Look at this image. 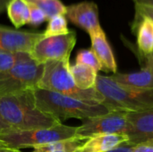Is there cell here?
Listing matches in <instances>:
<instances>
[{
    "label": "cell",
    "instance_id": "cell-1",
    "mask_svg": "<svg viewBox=\"0 0 153 152\" xmlns=\"http://www.w3.org/2000/svg\"><path fill=\"white\" fill-rule=\"evenodd\" d=\"M0 117L14 131L50 128L61 124L36 106L34 89L0 97Z\"/></svg>",
    "mask_w": 153,
    "mask_h": 152
},
{
    "label": "cell",
    "instance_id": "cell-2",
    "mask_svg": "<svg viewBox=\"0 0 153 152\" xmlns=\"http://www.w3.org/2000/svg\"><path fill=\"white\" fill-rule=\"evenodd\" d=\"M95 89L104 99L102 103L109 111L142 112L153 109V89H137L123 86L109 76L99 75Z\"/></svg>",
    "mask_w": 153,
    "mask_h": 152
},
{
    "label": "cell",
    "instance_id": "cell-3",
    "mask_svg": "<svg viewBox=\"0 0 153 152\" xmlns=\"http://www.w3.org/2000/svg\"><path fill=\"white\" fill-rule=\"evenodd\" d=\"M34 96L37 108L59 121L69 118L85 120L109 112V110L101 104L82 101L39 88L34 89Z\"/></svg>",
    "mask_w": 153,
    "mask_h": 152
},
{
    "label": "cell",
    "instance_id": "cell-4",
    "mask_svg": "<svg viewBox=\"0 0 153 152\" xmlns=\"http://www.w3.org/2000/svg\"><path fill=\"white\" fill-rule=\"evenodd\" d=\"M70 59L51 60L45 63L37 88L82 101L102 105L104 99L95 88L84 90L75 85L70 72Z\"/></svg>",
    "mask_w": 153,
    "mask_h": 152
},
{
    "label": "cell",
    "instance_id": "cell-5",
    "mask_svg": "<svg viewBox=\"0 0 153 152\" xmlns=\"http://www.w3.org/2000/svg\"><path fill=\"white\" fill-rule=\"evenodd\" d=\"M77 127L65 125L62 123L50 128L28 131L10 130L0 133V142L6 148L21 150L36 148L55 142L67 140L76 136Z\"/></svg>",
    "mask_w": 153,
    "mask_h": 152
},
{
    "label": "cell",
    "instance_id": "cell-6",
    "mask_svg": "<svg viewBox=\"0 0 153 152\" xmlns=\"http://www.w3.org/2000/svg\"><path fill=\"white\" fill-rule=\"evenodd\" d=\"M43 69L44 65L36 63L30 56L12 69L0 73V97L36 89Z\"/></svg>",
    "mask_w": 153,
    "mask_h": 152
},
{
    "label": "cell",
    "instance_id": "cell-7",
    "mask_svg": "<svg viewBox=\"0 0 153 152\" xmlns=\"http://www.w3.org/2000/svg\"><path fill=\"white\" fill-rule=\"evenodd\" d=\"M75 44L76 33L74 30L63 35L44 37L35 44L30 56L39 65H44L51 60L70 59Z\"/></svg>",
    "mask_w": 153,
    "mask_h": 152
},
{
    "label": "cell",
    "instance_id": "cell-8",
    "mask_svg": "<svg viewBox=\"0 0 153 152\" xmlns=\"http://www.w3.org/2000/svg\"><path fill=\"white\" fill-rule=\"evenodd\" d=\"M126 111L111 110L105 115L82 120L77 126L76 135L91 138L99 134H126L128 130Z\"/></svg>",
    "mask_w": 153,
    "mask_h": 152
},
{
    "label": "cell",
    "instance_id": "cell-9",
    "mask_svg": "<svg viewBox=\"0 0 153 152\" xmlns=\"http://www.w3.org/2000/svg\"><path fill=\"white\" fill-rule=\"evenodd\" d=\"M42 38L43 33L17 30L0 25V52L30 54Z\"/></svg>",
    "mask_w": 153,
    "mask_h": 152
},
{
    "label": "cell",
    "instance_id": "cell-10",
    "mask_svg": "<svg viewBox=\"0 0 153 152\" xmlns=\"http://www.w3.org/2000/svg\"><path fill=\"white\" fill-rule=\"evenodd\" d=\"M65 17L75 26L91 34L101 29L98 4L93 1H82L66 6Z\"/></svg>",
    "mask_w": 153,
    "mask_h": 152
},
{
    "label": "cell",
    "instance_id": "cell-11",
    "mask_svg": "<svg viewBox=\"0 0 153 152\" xmlns=\"http://www.w3.org/2000/svg\"><path fill=\"white\" fill-rule=\"evenodd\" d=\"M129 137L128 144L134 146L140 142L153 140V109L127 113Z\"/></svg>",
    "mask_w": 153,
    "mask_h": 152
},
{
    "label": "cell",
    "instance_id": "cell-12",
    "mask_svg": "<svg viewBox=\"0 0 153 152\" xmlns=\"http://www.w3.org/2000/svg\"><path fill=\"white\" fill-rule=\"evenodd\" d=\"M132 30L136 36V47L140 57L153 52V21L145 15L134 14Z\"/></svg>",
    "mask_w": 153,
    "mask_h": 152
},
{
    "label": "cell",
    "instance_id": "cell-13",
    "mask_svg": "<svg viewBox=\"0 0 153 152\" xmlns=\"http://www.w3.org/2000/svg\"><path fill=\"white\" fill-rule=\"evenodd\" d=\"M91 41V50L102 65V69L107 72L117 73V65L113 50L107 39L105 31L101 29L90 34Z\"/></svg>",
    "mask_w": 153,
    "mask_h": 152
},
{
    "label": "cell",
    "instance_id": "cell-14",
    "mask_svg": "<svg viewBox=\"0 0 153 152\" xmlns=\"http://www.w3.org/2000/svg\"><path fill=\"white\" fill-rule=\"evenodd\" d=\"M128 142L126 134H99L89 138L76 152H109Z\"/></svg>",
    "mask_w": 153,
    "mask_h": 152
},
{
    "label": "cell",
    "instance_id": "cell-15",
    "mask_svg": "<svg viewBox=\"0 0 153 152\" xmlns=\"http://www.w3.org/2000/svg\"><path fill=\"white\" fill-rule=\"evenodd\" d=\"M117 83L137 89H153V72L143 67L138 72L129 73H114L109 76Z\"/></svg>",
    "mask_w": 153,
    "mask_h": 152
},
{
    "label": "cell",
    "instance_id": "cell-16",
    "mask_svg": "<svg viewBox=\"0 0 153 152\" xmlns=\"http://www.w3.org/2000/svg\"><path fill=\"white\" fill-rule=\"evenodd\" d=\"M70 72L75 85L81 90H90L95 88L98 77V71L88 65L75 64L70 65Z\"/></svg>",
    "mask_w": 153,
    "mask_h": 152
},
{
    "label": "cell",
    "instance_id": "cell-17",
    "mask_svg": "<svg viewBox=\"0 0 153 152\" xmlns=\"http://www.w3.org/2000/svg\"><path fill=\"white\" fill-rule=\"evenodd\" d=\"M5 10L9 20L16 29L29 23L30 8L28 0H10Z\"/></svg>",
    "mask_w": 153,
    "mask_h": 152
},
{
    "label": "cell",
    "instance_id": "cell-18",
    "mask_svg": "<svg viewBox=\"0 0 153 152\" xmlns=\"http://www.w3.org/2000/svg\"><path fill=\"white\" fill-rule=\"evenodd\" d=\"M88 138L74 136L73 138L33 148L31 152H76L86 142Z\"/></svg>",
    "mask_w": 153,
    "mask_h": 152
},
{
    "label": "cell",
    "instance_id": "cell-19",
    "mask_svg": "<svg viewBox=\"0 0 153 152\" xmlns=\"http://www.w3.org/2000/svg\"><path fill=\"white\" fill-rule=\"evenodd\" d=\"M68 22L65 14H59L51 17L48 21V25L43 32L44 37L58 36L68 33Z\"/></svg>",
    "mask_w": 153,
    "mask_h": 152
},
{
    "label": "cell",
    "instance_id": "cell-20",
    "mask_svg": "<svg viewBox=\"0 0 153 152\" xmlns=\"http://www.w3.org/2000/svg\"><path fill=\"white\" fill-rule=\"evenodd\" d=\"M39 6L48 16V20L56 15L65 14L66 6L60 0H28Z\"/></svg>",
    "mask_w": 153,
    "mask_h": 152
},
{
    "label": "cell",
    "instance_id": "cell-21",
    "mask_svg": "<svg viewBox=\"0 0 153 152\" xmlns=\"http://www.w3.org/2000/svg\"><path fill=\"white\" fill-rule=\"evenodd\" d=\"M28 53H9L0 52V73L6 72L14 67L18 63L29 58Z\"/></svg>",
    "mask_w": 153,
    "mask_h": 152
},
{
    "label": "cell",
    "instance_id": "cell-22",
    "mask_svg": "<svg viewBox=\"0 0 153 152\" xmlns=\"http://www.w3.org/2000/svg\"><path fill=\"white\" fill-rule=\"evenodd\" d=\"M75 64H81L84 65H88L92 67L96 71H100L102 69V65L96 55L91 49H82L77 53Z\"/></svg>",
    "mask_w": 153,
    "mask_h": 152
},
{
    "label": "cell",
    "instance_id": "cell-23",
    "mask_svg": "<svg viewBox=\"0 0 153 152\" xmlns=\"http://www.w3.org/2000/svg\"><path fill=\"white\" fill-rule=\"evenodd\" d=\"M29 8H30V20L28 24H30V26L39 27L43 22L48 21V18L46 15V13L36 4L29 2Z\"/></svg>",
    "mask_w": 153,
    "mask_h": 152
},
{
    "label": "cell",
    "instance_id": "cell-24",
    "mask_svg": "<svg viewBox=\"0 0 153 152\" xmlns=\"http://www.w3.org/2000/svg\"><path fill=\"white\" fill-rule=\"evenodd\" d=\"M135 14L145 15L153 21V6H149L142 4H134Z\"/></svg>",
    "mask_w": 153,
    "mask_h": 152
},
{
    "label": "cell",
    "instance_id": "cell-25",
    "mask_svg": "<svg viewBox=\"0 0 153 152\" xmlns=\"http://www.w3.org/2000/svg\"><path fill=\"white\" fill-rule=\"evenodd\" d=\"M133 152H153V140L145 141L134 145Z\"/></svg>",
    "mask_w": 153,
    "mask_h": 152
},
{
    "label": "cell",
    "instance_id": "cell-26",
    "mask_svg": "<svg viewBox=\"0 0 153 152\" xmlns=\"http://www.w3.org/2000/svg\"><path fill=\"white\" fill-rule=\"evenodd\" d=\"M140 58H141V61L144 62L143 67H145V68H147V69L153 72V52L152 54L146 56L140 57Z\"/></svg>",
    "mask_w": 153,
    "mask_h": 152
},
{
    "label": "cell",
    "instance_id": "cell-27",
    "mask_svg": "<svg viewBox=\"0 0 153 152\" xmlns=\"http://www.w3.org/2000/svg\"><path fill=\"white\" fill-rule=\"evenodd\" d=\"M109 152H133V146L128 143H126Z\"/></svg>",
    "mask_w": 153,
    "mask_h": 152
},
{
    "label": "cell",
    "instance_id": "cell-28",
    "mask_svg": "<svg viewBox=\"0 0 153 152\" xmlns=\"http://www.w3.org/2000/svg\"><path fill=\"white\" fill-rule=\"evenodd\" d=\"M10 130H12L3 120H2V118L0 117V133H4V132H6V131H10Z\"/></svg>",
    "mask_w": 153,
    "mask_h": 152
},
{
    "label": "cell",
    "instance_id": "cell-29",
    "mask_svg": "<svg viewBox=\"0 0 153 152\" xmlns=\"http://www.w3.org/2000/svg\"><path fill=\"white\" fill-rule=\"evenodd\" d=\"M134 4H142L149 6H153V0H134Z\"/></svg>",
    "mask_w": 153,
    "mask_h": 152
},
{
    "label": "cell",
    "instance_id": "cell-30",
    "mask_svg": "<svg viewBox=\"0 0 153 152\" xmlns=\"http://www.w3.org/2000/svg\"><path fill=\"white\" fill-rule=\"evenodd\" d=\"M0 152H22L19 150H12L9 148H6L3 143L0 142Z\"/></svg>",
    "mask_w": 153,
    "mask_h": 152
},
{
    "label": "cell",
    "instance_id": "cell-31",
    "mask_svg": "<svg viewBox=\"0 0 153 152\" xmlns=\"http://www.w3.org/2000/svg\"><path fill=\"white\" fill-rule=\"evenodd\" d=\"M9 2L10 0H0V13H2L5 10L6 5Z\"/></svg>",
    "mask_w": 153,
    "mask_h": 152
}]
</instances>
